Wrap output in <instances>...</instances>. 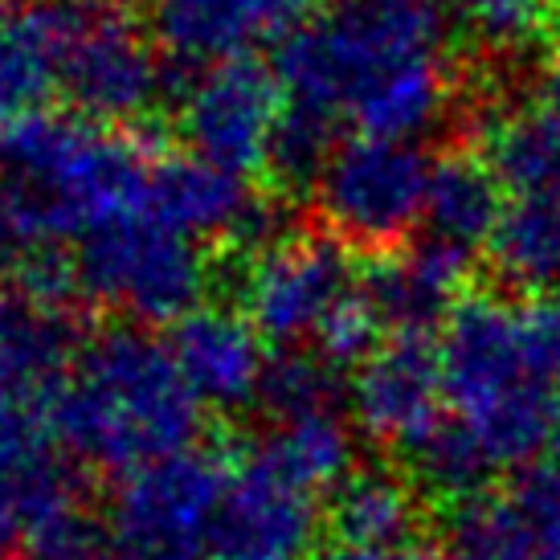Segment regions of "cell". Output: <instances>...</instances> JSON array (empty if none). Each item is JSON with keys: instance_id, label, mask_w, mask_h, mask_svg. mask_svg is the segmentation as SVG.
<instances>
[{"instance_id": "1", "label": "cell", "mask_w": 560, "mask_h": 560, "mask_svg": "<svg viewBox=\"0 0 560 560\" xmlns=\"http://www.w3.org/2000/svg\"><path fill=\"white\" fill-rule=\"evenodd\" d=\"M275 62L295 107L381 140H418L454 94L442 25L421 4L343 0L279 46Z\"/></svg>"}, {"instance_id": "2", "label": "cell", "mask_w": 560, "mask_h": 560, "mask_svg": "<svg viewBox=\"0 0 560 560\" xmlns=\"http://www.w3.org/2000/svg\"><path fill=\"white\" fill-rule=\"evenodd\" d=\"M148 156L107 127L74 115H33L0 136V279L21 275L58 242L140 213Z\"/></svg>"}, {"instance_id": "3", "label": "cell", "mask_w": 560, "mask_h": 560, "mask_svg": "<svg viewBox=\"0 0 560 560\" xmlns=\"http://www.w3.org/2000/svg\"><path fill=\"white\" fill-rule=\"evenodd\" d=\"M442 393L454 421L495 467H520L560 430V376L548 312L508 299H467L442 327Z\"/></svg>"}, {"instance_id": "4", "label": "cell", "mask_w": 560, "mask_h": 560, "mask_svg": "<svg viewBox=\"0 0 560 560\" xmlns=\"http://www.w3.org/2000/svg\"><path fill=\"white\" fill-rule=\"evenodd\" d=\"M49 413L82 463L115 475L188 451L201 430V401L172 348L140 327H110L82 343Z\"/></svg>"}, {"instance_id": "5", "label": "cell", "mask_w": 560, "mask_h": 560, "mask_svg": "<svg viewBox=\"0 0 560 560\" xmlns=\"http://www.w3.org/2000/svg\"><path fill=\"white\" fill-rule=\"evenodd\" d=\"M74 282L94 303H107L136 324H180L205 307L209 262L192 237L168 230L148 209L98 225L79 242Z\"/></svg>"}, {"instance_id": "6", "label": "cell", "mask_w": 560, "mask_h": 560, "mask_svg": "<svg viewBox=\"0 0 560 560\" xmlns=\"http://www.w3.org/2000/svg\"><path fill=\"white\" fill-rule=\"evenodd\" d=\"M30 545L37 560H86L98 548L37 405L0 393V557Z\"/></svg>"}, {"instance_id": "7", "label": "cell", "mask_w": 560, "mask_h": 560, "mask_svg": "<svg viewBox=\"0 0 560 560\" xmlns=\"http://www.w3.org/2000/svg\"><path fill=\"white\" fill-rule=\"evenodd\" d=\"M58 86L86 124H131L164 86L156 42L119 0H62Z\"/></svg>"}, {"instance_id": "8", "label": "cell", "mask_w": 560, "mask_h": 560, "mask_svg": "<svg viewBox=\"0 0 560 560\" xmlns=\"http://www.w3.org/2000/svg\"><path fill=\"white\" fill-rule=\"evenodd\" d=\"M430 180L434 164L418 140L357 136L327 160L315 201L340 242L393 249L425 221Z\"/></svg>"}, {"instance_id": "9", "label": "cell", "mask_w": 560, "mask_h": 560, "mask_svg": "<svg viewBox=\"0 0 560 560\" xmlns=\"http://www.w3.org/2000/svg\"><path fill=\"white\" fill-rule=\"evenodd\" d=\"M234 470L209 451H180L124 475L110 499L115 545L140 560H209V532Z\"/></svg>"}, {"instance_id": "10", "label": "cell", "mask_w": 560, "mask_h": 560, "mask_svg": "<svg viewBox=\"0 0 560 560\" xmlns=\"http://www.w3.org/2000/svg\"><path fill=\"white\" fill-rule=\"evenodd\" d=\"M352 295V262L343 246L315 234L266 242L242 279V303L254 331L287 348L315 340Z\"/></svg>"}, {"instance_id": "11", "label": "cell", "mask_w": 560, "mask_h": 560, "mask_svg": "<svg viewBox=\"0 0 560 560\" xmlns=\"http://www.w3.org/2000/svg\"><path fill=\"white\" fill-rule=\"evenodd\" d=\"M279 119L282 82L258 62H225L201 70L180 103V127L192 152L242 176L266 164Z\"/></svg>"}, {"instance_id": "12", "label": "cell", "mask_w": 560, "mask_h": 560, "mask_svg": "<svg viewBox=\"0 0 560 560\" xmlns=\"http://www.w3.org/2000/svg\"><path fill=\"white\" fill-rule=\"evenodd\" d=\"M319 0H156V46L185 66L213 70L254 62L266 46H287L315 16Z\"/></svg>"}, {"instance_id": "13", "label": "cell", "mask_w": 560, "mask_h": 560, "mask_svg": "<svg viewBox=\"0 0 560 560\" xmlns=\"http://www.w3.org/2000/svg\"><path fill=\"white\" fill-rule=\"evenodd\" d=\"M442 364L425 336L381 343L352 381V418L360 434L405 454L442 421Z\"/></svg>"}, {"instance_id": "14", "label": "cell", "mask_w": 560, "mask_h": 560, "mask_svg": "<svg viewBox=\"0 0 560 560\" xmlns=\"http://www.w3.org/2000/svg\"><path fill=\"white\" fill-rule=\"evenodd\" d=\"M143 209L192 242L234 237L258 246L275 225V213L249 192L242 172L221 168L197 152L152 164Z\"/></svg>"}, {"instance_id": "15", "label": "cell", "mask_w": 560, "mask_h": 560, "mask_svg": "<svg viewBox=\"0 0 560 560\" xmlns=\"http://www.w3.org/2000/svg\"><path fill=\"white\" fill-rule=\"evenodd\" d=\"M315 532L312 495L254 463L230 479L209 532V560H303Z\"/></svg>"}, {"instance_id": "16", "label": "cell", "mask_w": 560, "mask_h": 560, "mask_svg": "<svg viewBox=\"0 0 560 560\" xmlns=\"http://www.w3.org/2000/svg\"><path fill=\"white\" fill-rule=\"evenodd\" d=\"M451 548L454 560H560V475L528 467L512 487L470 499Z\"/></svg>"}, {"instance_id": "17", "label": "cell", "mask_w": 560, "mask_h": 560, "mask_svg": "<svg viewBox=\"0 0 560 560\" xmlns=\"http://www.w3.org/2000/svg\"><path fill=\"white\" fill-rule=\"evenodd\" d=\"M168 348L185 385L201 405L242 409L262 389V336L246 315L225 307H197L172 327Z\"/></svg>"}, {"instance_id": "18", "label": "cell", "mask_w": 560, "mask_h": 560, "mask_svg": "<svg viewBox=\"0 0 560 560\" xmlns=\"http://www.w3.org/2000/svg\"><path fill=\"white\" fill-rule=\"evenodd\" d=\"M475 254L438 237L385 254L364 279V299L376 319L397 336H421L438 319H451L454 295L463 291Z\"/></svg>"}, {"instance_id": "19", "label": "cell", "mask_w": 560, "mask_h": 560, "mask_svg": "<svg viewBox=\"0 0 560 560\" xmlns=\"http://www.w3.org/2000/svg\"><path fill=\"white\" fill-rule=\"evenodd\" d=\"M74 357V324L62 303L0 287V393L33 405L54 401Z\"/></svg>"}, {"instance_id": "20", "label": "cell", "mask_w": 560, "mask_h": 560, "mask_svg": "<svg viewBox=\"0 0 560 560\" xmlns=\"http://www.w3.org/2000/svg\"><path fill=\"white\" fill-rule=\"evenodd\" d=\"M62 0H25L0 13V136L42 115L58 82Z\"/></svg>"}, {"instance_id": "21", "label": "cell", "mask_w": 560, "mask_h": 560, "mask_svg": "<svg viewBox=\"0 0 560 560\" xmlns=\"http://www.w3.org/2000/svg\"><path fill=\"white\" fill-rule=\"evenodd\" d=\"M357 442L340 413H312V418L275 421L254 451V463L279 475L299 491H340V482L352 475Z\"/></svg>"}, {"instance_id": "22", "label": "cell", "mask_w": 560, "mask_h": 560, "mask_svg": "<svg viewBox=\"0 0 560 560\" xmlns=\"http://www.w3.org/2000/svg\"><path fill=\"white\" fill-rule=\"evenodd\" d=\"M487 168L515 201L560 205V119L545 107L503 115L487 136Z\"/></svg>"}, {"instance_id": "23", "label": "cell", "mask_w": 560, "mask_h": 560, "mask_svg": "<svg viewBox=\"0 0 560 560\" xmlns=\"http://www.w3.org/2000/svg\"><path fill=\"white\" fill-rule=\"evenodd\" d=\"M418 528V495L389 470H352L331 495V532L343 548H397Z\"/></svg>"}, {"instance_id": "24", "label": "cell", "mask_w": 560, "mask_h": 560, "mask_svg": "<svg viewBox=\"0 0 560 560\" xmlns=\"http://www.w3.org/2000/svg\"><path fill=\"white\" fill-rule=\"evenodd\" d=\"M503 205H499V180L487 168V160L451 156L434 164L430 197H425V234L470 249L491 242Z\"/></svg>"}, {"instance_id": "25", "label": "cell", "mask_w": 560, "mask_h": 560, "mask_svg": "<svg viewBox=\"0 0 560 560\" xmlns=\"http://www.w3.org/2000/svg\"><path fill=\"white\" fill-rule=\"evenodd\" d=\"M487 246L495 275L512 291H552L560 287V205H508Z\"/></svg>"}, {"instance_id": "26", "label": "cell", "mask_w": 560, "mask_h": 560, "mask_svg": "<svg viewBox=\"0 0 560 560\" xmlns=\"http://www.w3.org/2000/svg\"><path fill=\"white\" fill-rule=\"evenodd\" d=\"M405 458L413 467V479L438 499H479L482 482L499 470L479 438L454 418L438 421Z\"/></svg>"}, {"instance_id": "27", "label": "cell", "mask_w": 560, "mask_h": 560, "mask_svg": "<svg viewBox=\"0 0 560 560\" xmlns=\"http://www.w3.org/2000/svg\"><path fill=\"white\" fill-rule=\"evenodd\" d=\"M340 369L319 352H282L266 360L262 397L266 413L275 421L312 418V413H336L340 405Z\"/></svg>"}, {"instance_id": "28", "label": "cell", "mask_w": 560, "mask_h": 560, "mask_svg": "<svg viewBox=\"0 0 560 560\" xmlns=\"http://www.w3.org/2000/svg\"><path fill=\"white\" fill-rule=\"evenodd\" d=\"M331 127L324 115H315L307 107L282 110L279 127H275V140H270V152H266V168L279 176V185L287 188H307L319 185L327 160L336 156L340 143H331Z\"/></svg>"}, {"instance_id": "29", "label": "cell", "mask_w": 560, "mask_h": 560, "mask_svg": "<svg viewBox=\"0 0 560 560\" xmlns=\"http://www.w3.org/2000/svg\"><path fill=\"white\" fill-rule=\"evenodd\" d=\"M557 0H454V13L487 49L512 54L545 33Z\"/></svg>"}, {"instance_id": "30", "label": "cell", "mask_w": 560, "mask_h": 560, "mask_svg": "<svg viewBox=\"0 0 560 560\" xmlns=\"http://www.w3.org/2000/svg\"><path fill=\"white\" fill-rule=\"evenodd\" d=\"M376 327H381V319L369 307V299L352 295L340 312L327 319L324 331L315 336L319 357H327L336 369H343V364H364L376 352Z\"/></svg>"}, {"instance_id": "31", "label": "cell", "mask_w": 560, "mask_h": 560, "mask_svg": "<svg viewBox=\"0 0 560 560\" xmlns=\"http://www.w3.org/2000/svg\"><path fill=\"white\" fill-rule=\"evenodd\" d=\"M540 107L552 110L560 119V49L548 58L545 74H540Z\"/></svg>"}, {"instance_id": "32", "label": "cell", "mask_w": 560, "mask_h": 560, "mask_svg": "<svg viewBox=\"0 0 560 560\" xmlns=\"http://www.w3.org/2000/svg\"><path fill=\"white\" fill-rule=\"evenodd\" d=\"M86 560H140V557H131L124 545H98Z\"/></svg>"}, {"instance_id": "33", "label": "cell", "mask_w": 560, "mask_h": 560, "mask_svg": "<svg viewBox=\"0 0 560 560\" xmlns=\"http://www.w3.org/2000/svg\"><path fill=\"white\" fill-rule=\"evenodd\" d=\"M548 327H552V352H557V376H560V303L557 307H545Z\"/></svg>"}, {"instance_id": "34", "label": "cell", "mask_w": 560, "mask_h": 560, "mask_svg": "<svg viewBox=\"0 0 560 560\" xmlns=\"http://www.w3.org/2000/svg\"><path fill=\"white\" fill-rule=\"evenodd\" d=\"M548 467L560 475V430H557V438H552V463H548Z\"/></svg>"}, {"instance_id": "35", "label": "cell", "mask_w": 560, "mask_h": 560, "mask_svg": "<svg viewBox=\"0 0 560 560\" xmlns=\"http://www.w3.org/2000/svg\"><path fill=\"white\" fill-rule=\"evenodd\" d=\"M376 4H421V9H430V0H376Z\"/></svg>"}, {"instance_id": "36", "label": "cell", "mask_w": 560, "mask_h": 560, "mask_svg": "<svg viewBox=\"0 0 560 560\" xmlns=\"http://www.w3.org/2000/svg\"><path fill=\"white\" fill-rule=\"evenodd\" d=\"M324 560H336V557H324Z\"/></svg>"}]
</instances>
